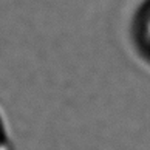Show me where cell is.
Returning a JSON list of instances; mask_svg holds the SVG:
<instances>
[{"label": "cell", "instance_id": "obj_2", "mask_svg": "<svg viewBox=\"0 0 150 150\" xmlns=\"http://www.w3.org/2000/svg\"><path fill=\"white\" fill-rule=\"evenodd\" d=\"M0 150H13V142H11V138H9V133H8L2 113H0Z\"/></svg>", "mask_w": 150, "mask_h": 150}, {"label": "cell", "instance_id": "obj_1", "mask_svg": "<svg viewBox=\"0 0 150 150\" xmlns=\"http://www.w3.org/2000/svg\"><path fill=\"white\" fill-rule=\"evenodd\" d=\"M130 36L138 54L150 64V0L139 5L132 19Z\"/></svg>", "mask_w": 150, "mask_h": 150}]
</instances>
